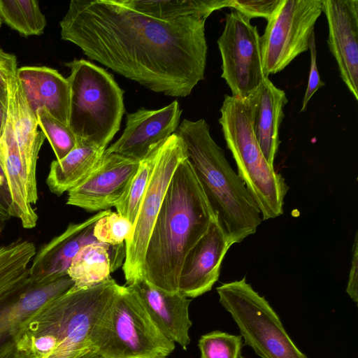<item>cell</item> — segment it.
<instances>
[{
	"label": "cell",
	"mask_w": 358,
	"mask_h": 358,
	"mask_svg": "<svg viewBox=\"0 0 358 358\" xmlns=\"http://www.w3.org/2000/svg\"><path fill=\"white\" fill-rule=\"evenodd\" d=\"M206 19L159 20L120 0H72L61 38L90 59L148 90L185 97L204 78Z\"/></svg>",
	"instance_id": "cell-1"
},
{
	"label": "cell",
	"mask_w": 358,
	"mask_h": 358,
	"mask_svg": "<svg viewBox=\"0 0 358 358\" xmlns=\"http://www.w3.org/2000/svg\"><path fill=\"white\" fill-rule=\"evenodd\" d=\"M215 218L188 158L176 169L146 248L143 279L169 293L178 292L184 259Z\"/></svg>",
	"instance_id": "cell-2"
},
{
	"label": "cell",
	"mask_w": 358,
	"mask_h": 358,
	"mask_svg": "<svg viewBox=\"0 0 358 358\" xmlns=\"http://www.w3.org/2000/svg\"><path fill=\"white\" fill-rule=\"evenodd\" d=\"M120 285L111 277L49 301L19 328L17 348L33 358H82L94 352L101 318Z\"/></svg>",
	"instance_id": "cell-3"
},
{
	"label": "cell",
	"mask_w": 358,
	"mask_h": 358,
	"mask_svg": "<svg viewBox=\"0 0 358 358\" xmlns=\"http://www.w3.org/2000/svg\"><path fill=\"white\" fill-rule=\"evenodd\" d=\"M185 143L194 169L216 220L233 244L255 234L260 210L242 179L215 142L204 119H185L174 132Z\"/></svg>",
	"instance_id": "cell-4"
},
{
	"label": "cell",
	"mask_w": 358,
	"mask_h": 358,
	"mask_svg": "<svg viewBox=\"0 0 358 358\" xmlns=\"http://www.w3.org/2000/svg\"><path fill=\"white\" fill-rule=\"evenodd\" d=\"M261 87L244 99L226 94L219 122L238 175L256 202L262 220H266L283 213L289 187L268 163L255 136L254 121Z\"/></svg>",
	"instance_id": "cell-5"
},
{
	"label": "cell",
	"mask_w": 358,
	"mask_h": 358,
	"mask_svg": "<svg viewBox=\"0 0 358 358\" xmlns=\"http://www.w3.org/2000/svg\"><path fill=\"white\" fill-rule=\"evenodd\" d=\"M71 90L69 127L77 141L106 150L125 112L123 94L113 76L84 59L64 63Z\"/></svg>",
	"instance_id": "cell-6"
},
{
	"label": "cell",
	"mask_w": 358,
	"mask_h": 358,
	"mask_svg": "<svg viewBox=\"0 0 358 358\" xmlns=\"http://www.w3.org/2000/svg\"><path fill=\"white\" fill-rule=\"evenodd\" d=\"M174 349L136 291L120 285L99 322L94 352L105 358H166Z\"/></svg>",
	"instance_id": "cell-7"
},
{
	"label": "cell",
	"mask_w": 358,
	"mask_h": 358,
	"mask_svg": "<svg viewBox=\"0 0 358 358\" xmlns=\"http://www.w3.org/2000/svg\"><path fill=\"white\" fill-rule=\"evenodd\" d=\"M216 289L220 303L231 314L245 344L261 358H308L294 343L269 303L245 278Z\"/></svg>",
	"instance_id": "cell-8"
},
{
	"label": "cell",
	"mask_w": 358,
	"mask_h": 358,
	"mask_svg": "<svg viewBox=\"0 0 358 358\" xmlns=\"http://www.w3.org/2000/svg\"><path fill=\"white\" fill-rule=\"evenodd\" d=\"M187 158L185 144L176 134L159 145L131 234L125 241L126 256L122 269L127 285L143 279L145 252L152 229L171 178L178 165Z\"/></svg>",
	"instance_id": "cell-9"
},
{
	"label": "cell",
	"mask_w": 358,
	"mask_h": 358,
	"mask_svg": "<svg viewBox=\"0 0 358 358\" xmlns=\"http://www.w3.org/2000/svg\"><path fill=\"white\" fill-rule=\"evenodd\" d=\"M322 0H280L261 36V54L266 78L285 69L309 50Z\"/></svg>",
	"instance_id": "cell-10"
},
{
	"label": "cell",
	"mask_w": 358,
	"mask_h": 358,
	"mask_svg": "<svg viewBox=\"0 0 358 358\" xmlns=\"http://www.w3.org/2000/svg\"><path fill=\"white\" fill-rule=\"evenodd\" d=\"M250 20L236 10L226 14L224 30L217 41L222 58L221 77L232 96L241 99L257 91L266 78L262 66L261 36Z\"/></svg>",
	"instance_id": "cell-11"
},
{
	"label": "cell",
	"mask_w": 358,
	"mask_h": 358,
	"mask_svg": "<svg viewBox=\"0 0 358 358\" xmlns=\"http://www.w3.org/2000/svg\"><path fill=\"white\" fill-rule=\"evenodd\" d=\"M140 161L117 153H105L98 166L79 185L68 192L66 204L88 212L115 206L125 197Z\"/></svg>",
	"instance_id": "cell-12"
},
{
	"label": "cell",
	"mask_w": 358,
	"mask_h": 358,
	"mask_svg": "<svg viewBox=\"0 0 358 358\" xmlns=\"http://www.w3.org/2000/svg\"><path fill=\"white\" fill-rule=\"evenodd\" d=\"M181 113L177 101L160 109L141 108L128 113L121 136L104 152L117 153L141 161L174 134L180 124Z\"/></svg>",
	"instance_id": "cell-13"
},
{
	"label": "cell",
	"mask_w": 358,
	"mask_h": 358,
	"mask_svg": "<svg viewBox=\"0 0 358 358\" xmlns=\"http://www.w3.org/2000/svg\"><path fill=\"white\" fill-rule=\"evenodd\" d=\"M232 242L216 220L186 255L180 273L178 292L196 298L209 292L220 276V267Z\"/></svg>",
	"instance_id": "cell-14"
},
{
	"label": "cell",
	"mask_w": 358,
	"mask_h": 358,
	"mask_svg": "<svg viewBox=\"0 0 358 358\" xmlns=\"http://www.w3.org/2000/svg\"><path fill=\"white\" fill-rule=\"evenodd\" d=\"M328 24L327 43L340 76L358 100V1L322 0Z\"/></svg>",
	"instance_id": "cell-15"
},
{
	"label": "cell",
	"mask_w": 358,
	"mask_h": 358,
	"mask_svg": "<svg viewBox=\"0 0 358 358\" xmlns=\"http://www.w3.org/2000/svg\"><path fill=\"white\" fill-rule=\"evenodd\" d=\"M99 211L85 221L71 223L59 235L36 251L29 268V283L45 284L67 275L75 256L84 246L99 242L93 235L95 223L109 212Z\"/></svg>",
	"instance_id": "cell-16"
},
{
	"label": "cell",
	"mask_w": 358,
	"mask_h": 358,
	"mask_svg": "<svg viewBox=\"0 0 358 358\" xmlns=\"http://www.w3.org/2000/svg\"><path fill=\"white\" fill-rule=\"evenodd\" d=\"M8 114L24 168L29 200L35 204L38 199L36 184V164L45 135L38 131L36 114L27 103L17 76L7 85Z\"/></svg>",
	"instance_id": "cell-17"
},
{
	"label": "cell",
	"mask_w": 358,
	"mask_h": 358,
	"mask_svg": "<svg viewBox=\"0 0 358 358\" xmlns=\"http://www.w3.org/2000/svg\"><path fill=\"white\" fill-rule=\"evenodd\" d=\"M129 286L138 294L159 331L170 341L187 350L190 343L189 331L192 325L189 316L191 299L179 292H167L145 279Z\"/></svg>",
	"instance_id": "cell-18"
},
{
	"label": "cell",
	"mask_w": 358,
	"mask_h": 358,
	"mask_svg": "<svg viewBox=\"0 0 358 358\" xmlns=\"http://www.w3.org/2000/svg\"><path fill=\"white\" fill-rule=\"evenodd\" d=\"M17 78L34 113L44 108L69 126L71 90L67 78L54 69L35 66L18 68Z\"/></svg>",
	"instance_id": "cell-19"
},
{
	"label": "cell",
	"mask_w": 358,
	"mask_h": 358,
	"mask_svg": "<svg viewBox=\"0 0 358 358\" xmlns=\"http://www.w3.org/2000/svg\"><path fill=\"white\" fill-rule=\"evenodd\" d=\"M73 282L67 275L45 284H29L0 304V348L13 341L20 327L42 306L68 292Z\"/></svg>",
	"instance_id": "cell-20"
},
{
	"label": "cell",
	"mask_w": 358,
	"mask_h": 358,
	"mask_svg": "<svg viewBox=\"0 0 358 358\" xmlns=\"http://www.w3.org/2000/svg\"><path fill=\"white\" fill-rule=\"evenodd\" d=\"M0 163L11 195L13 217L18 218L25 229L35 227L38 217L29 200L27 176L9 114L0 139Z\"/></svg>",
	"instance_id": "cell-21"
},
{
	"label": "cell",
	"mask_w": 358,
	"mask_h": 358,
	"mask_svg": "<svg viewBox=\"0 0 358 358\" xmlns=\"http://www.w3.org/2000/svg\"><path fill=\"white\" fill-rule=\"evenodd\" d=\"M125 256V243L111 245L96 242L84 246L67 271L73 282L72 288H90L107 280L110 273L122 266Z\"/></svg>",
	"instance_id": "cell-22"
},
{
	"label": "cell",
	"mask_w": 358,
	"mask_h": 358,
	"mask_svg": "<svg viewBox=\"0 0 358 358\" xmlns=\"http://www.w3.org/2000/svg\"><path fill=\"white\" fill-rule=\"evenodd\" d=\"M287 103L285 92L266 78L260 89L254 130L265 159L273 167L280 144L279 129L285 117L283 108Z\"/></svg>",
	"instance_id": "cell-23"
},
{
	"label": "cell",
	"mask_w": 358,
	"mask_h": 358,
	"mask_svg": "<svg viewBox=\"0 0 358 358\" xmlns=\"http://www.w3.org/2000/svg\"><path fill=\"white\" fill-rule=\"evenodd\" d=\"M106 150L77 141L75 148L60 160L51 162L46 178L50 191L60 196L82 183L98 166Z\"/></svg>",
	"instance_id": "cell-24"
},
{
	"label": "cell",
	"mask_w": 358,
	"mask_h": 358,
	"mask_svg": "<svg viewBox=\"0 0 358 358\" xmlns=\"http://www.w3.org/2000/svg\"><path fill=\"white\" fill-rule=\"evenodd\" d=\"M36 252L32 242L21 238L0 246V304L29 284V265Z\"/></svg>",
	"instance_id": "cell-25"
},
{
	"label": "cell",
	"mask_w": 358,
	"mask_h": 358,
	"mask_svg": "<svg viewBox=\"0 0 358 358\" xmlns=\"http://www.w3.org/2000/svg\"><path fill=\"white\" fill-rule=\"evenodd\" d=\"M128 8L159 20L189 17L207 19L214 11L228 7V0H120Z\"/></svg>",
	"instance_id": "cell-26"
},
{
	"label": "cell",
	"mask_w": 358,
	"mask_h": 358,
	"mask_svg": "<svg viewBox=\"0 0 358 358\" xmlns=\"http://www.w3.org/2000/svg\"><path fill=\"white\" fill-rule=\"evenodd\" d=\"M0 19L26 37L42 34L47 24L36 0H0Z\"/></svg>",
	"instance_id": "cell-27"
},
{
	"label": "cell",
	"mask_w": 358,
	"mask_h": 358,
	"mask_svg": "<svg viewBox=\"0 0 358 358\" xmlns=\"http://www.w3.org/2000/svg\"><path fill=\"white\" fill-rule=\"evenodd\" d=\"M161 144L155 147L143 159L140 161L138 170L131 180L125 197L115 206L117 213L127 218L133 225L150 180Z\"/></svg>",
	"instance_id": "cell-28"
},
{
	"label": "cell",
	"mask_w": 358,
	"mask_h": 358,
	"mask_svg": "<svg viewBox=\"0 0 358 358\" xmlns=\"http://www.w3.org/2000/svg\"><path fill=\"white\" fill-rule=\"evenodd\" d=\"M38 126L48 140L57 160L63 159L76 145V135L70 127L55 118L45 109L36 111Z\"/></svg>",
	"instance_id": "cell-29"
},
{
	"label": "cell",
	"mask_w": 358,
	"mask_h": 358,
	"mask_svg": "<svg viewBox=\"0 0 358 358\" xmlns=\"http://www.w3.org/2000/svg\"><path fill=\"white\" fill-rule=\"evenodd\" d=\"M241 336L214 331L199 341L201 358H241Z\"/></svg>",
	"instance_id": "cell-30"
},
{
	"label": "cell",
	"mask_w": 358,
	"mask_h": 358,
	"mask_svg": "<svg viewBox=\"0 0 358 358\" xmlns=\"http://www.w3.org/2000/svg\"><path fill=\"white\" fill-rule=\"evenodd\" d=\"M133 224L117 212H109L96 221L93 229L94 238L100 243L111 245L125 243Z\"/></svg>",
	"instance_id": "cell-31"
},
{
	"label": "cell",
	"mask_w": 358,
	"mask_h": 358,
	"mask_svg": "<svg viewBox=\"0 0 358 358\" xmlns=\"http://www.w3.org/2000/svg\"><path fill=\"white\" fill-rule=\"evenodd\" d=\"M280 0H228V8H232L249 19H269Z\"/></svg>",
	"instance_id": "cell-32"
},
{
	"label": "cell",
	"mask_w": 358,
	"mask_h": 358,
	"mask_svg": "<svg viewBox=\"0 0 358 358\" xmlns=\"http://www.w3.org/2000/svg\"><path fill=\"white\" fill-rule=\"evenodd\" d=\"M309 50L310 52V65L308 82L302 101V106L300 112L305 111L310 99L312 98L314 94L320 88L325 85V83L322 81L320 79L317 66L316 64V46L315 34H313L312 36Z\"/></svg>",
	"instance_id": "cell-33"
},
{
	"label": "cell",
	"mask_w": 358,
	"mask_h": 358,
	"mask_svg": "<svg viewBox=\"0 0 358 358\" xmlns=\"http://www.w3.org/2000/svg\"><path fill=\"white\" fill-rule=\"evenodd\" d=\"M17 69L15 55L0 48V87H6L17 76Z\"/></svg>",
	"instance_id": "cell-34"
},
{
	"label": "cell",
	"mask_w": 358,
	"mask_h": 358,
	"mask_svg": "<svg viewBox=\"0 0 358 358\" xmlns=\"http://www.w3.org/2000/svg\"><path fill=\"white\" fill-rule=\"evenodd\" d=\"M355 234L352 246L351 267L346 288L350 297L355 301H358V236Z\"/></svg>",
	"instance_id": "cell-35"
},
{
	"label": "cell",
	"mask_w": 358,
	"mask_h": 358,
	"mask_svg": "<svg viewBox=\"0 0 358 358\" xmlns=\"http://www.w3.org/2000/svg\"><path fill=\"white\" fill-rule=\"evenodd\" d=\"M0 213L13 217L11 195L8 182L0 163Z\"/></svg>",
	"instance_id": "cell-36"
},
{
	"label": "cell",
	"mask_w": 358,
	"mask_h": 358,
	"mask_svg": "<svg viewBox=\"0 0 358 358\" xmlns=\"http://www.w3.org/2000/svg\"><path fill=\"white\" fill-rule=\"evenodd\" d=\"M8 118V93L6 87H0V139L3 135Z\"/></svg>",
	"instance_id": "cell-37"
},
{
	"label": "cell",
	"mask_w": 358,
	"mask_h": 358,
	"mask_svg": "<svg viewBox=\"0 0 358 358\" xmlns=\"http://www.w3.org/2000/svg\"><path fill=\"white\" fill-rule=\"evenodd\" d=\"M0 358H33L19 350L14 342L10 341L0 348Z\"/></svg>",
	"instance_id": "cell-38"
},
{
	"label": "cell",
	"mask_w": 358,
	"mask_h": 358,
	"mask_svg": "<svg viewBox=\"0 0 358 358\" xmlns=\"http://www.w3.org/2000/svg\"><path fill=\"white\" fill-rule=\"evenodd\" d=\"M10 217L0 213V235L1 234L5 226L6 221L9 220Z\"/></svg>",
	"instance_id": "cell-39"
},
{
	"label": "cell",
	"mask_w": 358,
	"mask_h": 358,
	"mask_svg": "<svg viewBox=\"0 0 358 358\" xmlns=\"http://www.w3.org/2000/svg\"><path fill=\"white\" fill-rule=\"evenodd\" d=\"M82 358H105V357H102L101 355H100L94 352H89L88 354L85 355V356H83Z\"/></svg>",
	"instance_id": "cell-40"
},
{
	"label": "cell",
	"mask_w": 358,
	"mask_h": 358,
	"mask_svg": "<svg viewBox=\"0 0 358 358\" xmlns=\"http://www.w3.org/2000/svg\"><path fill=\"white\" fill-rule=\"evenodd\" d=\"M2 23H3L2 20L0 19V28H1V25H2Z\"/></svg>",
	"instance_id": "cell-41"
}]
</instances>
